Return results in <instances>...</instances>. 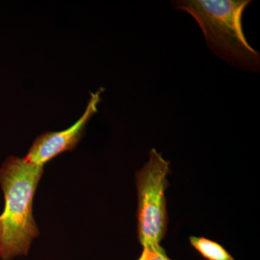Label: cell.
Masks as SVG:
<instances>
[{
    "instance_id": "cell-1",
    "label": "cell",
    "mask_w": 260,
    "mask_h": 260,
    "mask_svg": "<svg viewBox=\"0 0 260 260\" xmlns=\"http://www.w3.org/2000/svg\"><path fill=\"white\" fill-rule=\"evenodd\" d=\"M44 167H36L23 158L10 156L0 167V186L5 208L0 215L2 260L26 256L39 230L32 215V203Z\"/></svg>"
},
{
    "instance_id": "cell-2",
    "label": "cell",
    "mask_w": 260,
    "mask_h": 260,
    "mask_svg": "<svg viewBox=\"0 0 260 260\" xmlns=\"http://www.w3.org/2000/svg\"><path fill=\"white\" fill-rule=\"evenodd\" d=\"M250 0H177L174 8L196 20L210 50L229 64L245 71H259L260 55L246 41L242 16Z\"/></svg>"
},
{
    "instance_id": "cell-3",
    "label": "cell",
    "mask_w": 260,
    "mask_h": 260,
    "mask_svg": "<svg viewBox=\"0 0 260 260\" xmlns=\"http://www.w3.org/2000/svg\"><path fill=\"white\" fill-rule=\"evenodd\" d=\"M170 164L153 148L149 152L148 161L135 173L138 237L143 247L160 244L167 234L169 217L165 192L169 186Z\"/></svg>"
},
{
    "instance_id": "cell-4",
    "label": "cell",
    "mask_w": 260,
    "mask_h": 260,
    "mask_svg": "<svg viewBox=\"0 0 260 260\" xmlns=\"http://www.w3.org/2000/svg\"><path fill=\"white\" fill-rule=\"evenodd\" d=\"M104 91V88H99L95 93H91L85 112L68 129L59 132H46L38 137L23 158L24 161L36 167H44L57 155L75 150L83 138L90 118L98 112V105Z\"/></svg>"
},
{
    "instance_id": "cell-5",
    "label": "cell",
    "mask_w": 260,
    "mask_h": 260,
    "mask_svg": "<svg viewBox=\"0 0 260 260\" xmlns=\"http://www.w3.org/2000/svg\"><path fill=\"white\" fill-rule=\"evenodd\" d=\"M189 242L195 250L207 260H235L221 244L205 237L191 236Z\"/></svg>"
},
{
    "instance_id": "cell-6",
    "label": "cell",
    "mask_w": 260,
    "mask_h": 260,
    "mask_svg": "<svg viewBox=\"0 0 260 260\" xmlns=\"http://www.w3.org/2000/svg\"><path fill=\"white\" fill-rule=\"evenodd\" d=\"M137 260H172L168 256L165 249L160 246L156 245L145 246L143 247V251L140 257Z\"/></svg>"
},
{
    "instance_id": "cell-7",
    "label": "cell",
    "mask_w": 260,
    "mask_h": 260,
    "mask_svg": "<svg viewBox=\"0 0 260 260\" xmlns=\"http://www.w3.org/2000/svg\"><path fill=\"white\" fill-rule=\"evenodd\" d=\"M2 244H3V239H2V227L1 223H0V256H1L2 253Z\"/></svg>"
}]
</instances>
